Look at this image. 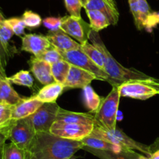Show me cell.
<instances>
[{"label":"cell","instance_id":"1","mask_svg":"<svg viewBox=\"0 0 159 159\" xmlns=\"http://www.w3.org/2000/svg\"><path fill=\"white\" fill-rule=\"evenodd\" d=\"M84 147L79 140L57 137L51 132H36L24 151L25 159H68Z\"/></svg>","mask_w":159,"mask_h":159},{"label":"cell","instance_id":"2","mask_svg":"<svg viewBox=\"0 0 159 159\" xmlns=\"http://www.w3.org/2000/svg\"><path fill=\"white\" fill-rule=\"evenodd\" d=\"M89 40L102 53L104 62V70L108 75V83L113 87H118L123 83L130 80L147 79L151 77L143 72L134 68H127L114 59L102 41L99 32L90 31Z\"/></svg>","mask_w":159,"mask_h":159},{"label":"cell","instance_id":"3","mask_svg":"<svg viewBox=\"0 0 159 159\" xmlns=\"http://www.w3.org/2000/svg\"><path fill=\"white\" fill-rule=\"evenodd\" d=\"M120 98L118 87H113L109 94L102 99L97 112L93 113L95 125L107 130L116 129Z\"/></svg>","mask_w":159,"mask_h":159},{"label":"cell","instance_id":"4","mask_svg":"<svg viewBox=\"0 0 159 159\" xmlns=\"http://www.w3.org/2000/svg\"><path fill=\"white\" fill-rule=\"evenodd\" d=\"M117 87L120 97L144 101L159 94V80L152 76L147 79L130 80Z\"/></svg>","mask_w":159,"mask_h":159},{"label":"cell","instance_id":"5","mask_svg":"<svg viewBox=\"0 0 159 159\" xmlns=\"http://www.w3.org/2000/svg\"><path fill=\"white\" fill-rule=\"evenodd\" d=\"M89 136L107 140L110 143L121 147L122 148L138 151L148 157H150L151 154H152V147L136 141L131 137L127 136L117 126L114 130H107L100 126L95 125L94 129L92 131Z\"/></svg>","mask_w":159,"mask_h":159},{"label":"cell","instance_id":"6","mask_svg":"<svg viewBox=\"0 0 159 159\" xmlns=\"http://www.w3.org/2000/svg\"><path fill=\"white\" fill-rule=\"evenodd\" d=\"M8 140L16 145L20 149L25 150L28 147L36 134L33 123L30 117L15 120L6 129Z\"/></svg>","mask_w":159,"mask_h":159},{"label":"cell","instance_id":"7","mask_svg":"<svg viewBox=\"0 0 159 159\" xmlns=\"http://www.w3.org/2000/svg\"><path fill=\"white\" fill-rule=\"evenodd\" d=\"M94 126L95 124L93 123H61L55 121L51 126L50 132L64 139L81 141L91 134Z\"/></svg>","mask_w":159,"mask_h":159},{"label":"cell","instance_id":"8","mask_svg":"<svg viewBox=\"0 0 159 159\" xmlns=\"http://www.w3.org/2000/svg\"><path fill=\"white\" fill-rule=\"evenodd\" d=\"M60 108L57 102L43 103L34 114L30 115L36 132H50Z\"/></svg>","mask_w":159,"mask_h":159},{"label":"cell","instance_id":"9","mask_svg":"<svg viewBox=\"0 0 159 159\" xmlns=\"http://www.w3.org/2000/svg\"><path fill=\"white\" fill-rule=\"evenodd\" d=\"M64 60L68 62L71 65L82 68L89 71L96 76V79L99 80L107 81L109 76L105 71L96 65L80 48L71 50V51L61 52Z\"/></svg>","mask_w":159,"mask_h":159},{"label":"cell","instance_id":"10","mask_svg":"<svg viewBox=\"0 0 159 159\" xmlns=\"http://www.w3.org/2000/svg\"><path fill=\"white\" fill-rule=\"evenodd\" d=\"M61 29L82 45L88 41L92 28L89 23L84 21L82 17L66 16L62 17Z\"/></svg>","mask_w":159,"mask_h":159},{"label":"cell","instance_id":"11","mask_svg":"<svg viewBox=\"0 0 159 159\" xmlns=\"http://www.w3.org/2000/svg\"><path fill=\"white\" fill-rule=\"evenodd\" d=\"M21 39L22 51L31 53L36 58L39 57L43 51H46L52 45L48 37L39 34H26L22 37Z\"/></svg>","mask_w":159,"mask_h":159},{"label":"cell","instance_id":"12","mask_svg":"<svg viewBox=\"0 0 159 159\" xmlns=\"http://www.w3.org/2000/svg\"><path fill=\"white\" fill-rule=\"evenodd\" d=\"M94 80H97L94 74L75 65H71L64 86L69 88L82 89L89 85Z\"/></svg>","mask_w":159,"mask_h":159},{"label":"cell","instance_id":"13","mask_svg":"<svg viewBox=\"0 0 159 159\" xmlns=\"http://www.w3.org/2000/svg\"><path fill=\"white\" fill-rule=\"evenodd\" d=\"M84 9L98 10L108 18L111 25H116L119 21V11L114 0H87Z\"/></svg>","mask_w":159,"mask_h":159},{"label":"cell","instance_id":"14","mask_svg":"<svg viewBox=\"0 0 159 159\" xmlns=\"http://www.w3.org/2000/svg\"><path fill=\"white\" fill-rule=\"evenodd\" d=\"M46 37L50 41L51 45L55 47L60 52L79 49L81 47L79 42L75 41L61 29L55 31H50Z\"/></svg>","mask_w":159,"mask_h":159},{"label":"cell","instance_id":"15","mask_svg":"<svg viewBox=\"0 0 159 159\" xmlns=\"http://www.w3.org/2000/svg\"><path fill=\"white\" fill-rule=\"evenodd\" d=\"M43 103L34 96L28 98H22L18 103L12 105V120L21 119L34 114Z\"/></svg>","mask_w":159,"mask_h":159},{"label":"cell","instance_id":"16","mask_svg":"<svg viewBox=\"0 0 159 159\" xmlns=\"http://www.w3.org/2000/svg\"><path fill=\"white\" fill-rule=\"evenodd\" d=\"M31 72L37 80L43 85L55 82L51 73V64L32 56L30 60Z\"/></svg>","mask_w":159,"mask_h":159},{"label":"cell","instance_id":"17","mask_svg":"<svg viewBox=\"0 0 159 159\" xmlns=\"http://www.w3.org/2000/svg\"><path fill=\"white\" fill-rule=\"evenodd\" d=\"M82 150L93 154L99 159H139L140 157V154L130 149H123L120 152H113L84 146Z\"/></svg>","mask_w":159,"mask_h":159},{"label":"cell","instance_id":"18","mask_svg":"<svg viewBox=\"0 0 159 159\" xmlns=\"http://www.w3.org/2000/svg\"><path fill=\"white\" fill-rule=\"evenodd\" d=\"M64 88V84L57 82L51 83L48 85H44L34 97L43 103L56 102L58 97L63 92Z\"/></svg>","mask_w":159,"mask_h":159},{"label":"cell","instance_id":"19","mask_svg":"<svg viewBox=\"0 0 159 159\" xmlns=\"http://www.w3.org/2000/svg\"><path fill=\"white\" fill-rule=\"evenodd\" d=\"M57 122L61 123H93L95 124L94 115L91 113L75 112L65 110L61 108L57 113Z\"/></svg>","mask_w":159,"mask_h":159},{"label":"cell","instance_id":"20","mask_svg":"<svg viewBox=\"0 0 159 159\" xmlns=\"http://www.w3.org/2000/svg\"><path fill=\"white\" fill-rule=\"evenodd\" d=\"M22 98L12 87L8 77L0 78V102L14 105Z\"/></svg>","mask_w":159,"mask_h":159},{"label":"cell","instance_id":"21","mask_svg":"<svg viewBox=\"0 0 159 159\" xmlns=\"http://www.w3.org/2000/svg\"><path fill=\"white\" fill-rule=\"evenodd\" d=\"M84 146L94 148L97 150H102V151H113V152H120L123 149H127V148H122L121 147L117 146L116 144L110 143L107 140H102L99 138L88 136L81 140Z\"/></svg>","mask_w":159,"mask_h":159},{"label":"cell","instance_id":"22","mask_svg":"<svg viewBox=\"0 0 159 159\" xmlns=\"http://www.w3.org/2000/svg\"><path fill=\"white\" fill-rule=\"evenodd\" d=\"M83 101L86 108L91 113H95L99 109L102 98L96 94L91 85H88L82 88Z\"/></svg>","mask_w":159,"mask_h":159},{"label":"cell","instance_id":"23","mask_svg":"<svg viewBox=\"0 0 159 159\" xmlns=\"http://www.w3.org/2000/svg\"><path fill=\"white\" fill-rule=\"evenodd\" d=\"M85 12L89 19L90 26L93 31L99 32L100 31L111 25L108 18L100 11L86 9Z\"/></svg>","mask_w":159,"mask_h":159},{"label":"cell","instance_id":"24","mask_svg":"<svg viewBox=\"0 0 159 159\" xmlns=\"http://www.w3.org/2000/svg\"><path fill=\"white\" fill-rule=\"evenodd\" d=\"M14 35V33L10 26L8 25L6 22V19H5L4 16L2 15V12L0 11V39L4 46L5 49L9 55V56H12L13 52L12 50L14 48H12L9 44V41L12 38Z\"/></svg>","mask_w":159,"mask_h":159},{"label":"cell","instance_id":"25","mask_svg":"<svg viewBox=\"0 0 159 159\" xmlns=\"http://www.w3.org/2000/svg\"><path fill=\"white\" fill-rule=\"evenodd\" d=\"M71 64L65 60L58 61L51 65V73L55 82L64 84L69 72Z\"/></svg>","mask_w":159,"mask_h":159},{"label":"cell","instance_id":"26","mask_svg":"<svg viewBox=\"0 0 159 159\" xmlns=\"http://www.w3.org/2000/svg\"><path fill=\"white\" fill-rule=\"evenodd\" d=\"M80 49L96 64V65L100 69L104 70V62L103 58H102V53L100 52L99 49L96 46L90 44L89 42L86 41L85 43L82 44L80 47ZM105 71V70H104Z\"/></svg>","mask_w":159,"mask_h":159},{"label":"cell","instance_id":"27","mask_svg":"<svg viewBox=\"0 0 159 159\" xmlns=\"http://www.w3.org/2000/svg\"><path fill=\"white\" fill-rule=\"evenodd\" d=\"M11 84L23 86L26 87H32L34 85V78L27 70H20L12 76L8 77Z\"/></svg>","mask_w":159,"mask_h":159},{"label":"cell","instance_id":"28","mask_svg":"<svg viewBox=\"0 0 159 159\" xmlns=\"http://www.w3.org/2000/svg\"><path fill=\"white\" fill-rule=\"evenodd\" d=\"M12 109L11 104L0 102V131L6 129L12 122Z\"/></svg>","mask_w":159,"mask_h":159},{"label":"cell","instance_id":"29","mask_svg":"<svg viewBox=\"0 0 159 159\" xmlns=\"http://www.w3.org/2000/svg\"><path fill=\"white\" fill-rule=\"evenodd\" d=\"M2 151L3 159H25L24 151L12 143L5 144Z\"/></svg>","mask_w":159,"mask_h":159},{"label":"cell","instance_id":"30","mask_svg":"<svg viewBox=\"0 0 159 159\" xmlns=\"http://www.w3.org/2000/svg\"><path fill=\"white\" fill-rule=\"evenodd\" d=\"M37 59L45 61V62L52 65V64L55 63V62H58V61L62 60L63 58H62V55L60 51L55 47L51 45L48 49L43 51L39 57H37Z\"/></svg>","mask_w":159,"mask_h":159},{"label":"cell","instance_id":"31","mask_svg":"<svg viewBox=\"0 0 159 159\" xmlns=\"http://www.w3.org/2000/svg\"><path fill=\"white\" fill-rule=\"evenodd\" d=\"M22 19L24 21L26 26L29 28L38 27L42 23V19L40 16L30 10L25 11Z\"/></svg>","mask_w":159,"mask_h":159},{"label":"cell","instance_id":"32","mask_svg":"<svg viewBox=\"0 0 159 159\" xmlns=\"http://www.w3.org/2000/svg\"><path fill=\"white\" fill-rule=\"evenodd\" d=\"M65 7L70 16L75 17H81V10L83 8L81 0H64Z\"/></svg>","mask_w":159,"mask_h":159},{"label":"cell","instance_id":"33","mask_svg":"<svg viewBox=\"0 0 159 159\" xmlns=\"http://www.w3.org/2000/svg\"><path fill=\"white\" fill-rule=\"evenodd\" d=\"M6 22L12 30L15 35L21 36L22 34H24V30L26 26L22 18L12 17V18L6 19Z\"/></svg>","mask_w":159,"mask_h":159},{"label":"cell","instance_id":"34","mask_svg":"<svg viewBox=\"0 0 159 159\" xmlns=\"http://www.w3.org/2000/svg\"><path fill=\"white\" fill-rule=\"evenodd\" d=\"M129 6H130V12H131L132 16L134 20V23L136 27L138 28V31H141L143 29L141 26V19H140L139 13V2L138 0H128Z\"/></svg>","mask_w":159,"mask_h":159},{"label":"cell","instance_id":"35","mask_svg":"<svg viewBox=\"0 0 159 159\" xmlns=\"http://www.w3.org/2000/svg\"><path fill=\"white\" fill-rule=\"evenodd\" d=\"M62 17H47L43 20V23L51 31H55L61 29Z\"/></svg>","mask_w":159,"mask_h":159},{"label":"cell","instance_id":"36","mask_svg":"<svg viewBox=\"0 0 159 159\" xmlns=\"http://www.w3.org/2000/svg\"><path fill=\"white\" fill-rule=\"evenodd\" d=\"M10 58L9 55L8 54V52L6 51V50L5 49L4 46H3L2 43L1 41V39H0V59H1L3 65L6 67L7 65V62L9 61V59Z\"/></svg>","mask_w":159,"mask_h":159},{"label":"cell","instance_id":"37","mask_svg":"<svg viewBox=\"0 0 159 159\" xmlns=\"http://www.w3.org/2000/svg\"><path fill=\"white\" fill-rule=\"evenodd\" d=\"M6 140H8V138L6 132H4V131H0V151H2L4 145L6 144Z\"/></svg>","mask_w":159,"mask_h":159},{"label":"cell","instance_id":"38","mask_svg":"<svg viewBox=\"0 0 159 159\" xmlns=\"http://www.w3.org/2000/svg\"><path fill=\"white\" fill-rule=\"evenodd\" d=\"M5 68H6V67L4 66V65H3V63H2V62L1 59H0V78L8 77V76H6Z\"/></svg>","mask_w":159,"mask_h":159},{"label":"cell","instance_id":"39","mask_svg":"<svg viewBox=\"0 0 159 159\" xmlns=\"http://www.w3.org/2000/svg\"><path fill=\"white\" fill-rule=\"evenodd\" d=\"M151 159H159V149L152 151L150 155Z\"/></svg>","mask_w":159,"mask_h":159},{"label":"cell","instance_id":"40","mask_svg":"<svg viewBox=\"0 0 159 159\" xmlns=\"http://www.w3.org/2000/svg\"><path fill=\"white\" fill-rule=\"evenodd\" d=\"M139 159H151L150 157H148L146 155H142V154H140Z\"/></svg>","mask_w":159,"mask_h":159},{"label":"cell","instance_id":"41","mask_svg":"<svg viewBox=\"0 0 159 159\" xmlns=\"http://www.w3.org/2000/svg\"><path fill=\"white\" fill-rule=\"evenodd\" d=\"M0 159H3V154H2V151H0Z\"/></svg>","mask_w":159,"mask_h":159},{"label":"cell","instance_id":"42","mask_svg":"<svg viewBox=\"0 0 159 159\" xmlns=\"http://www.w3.org/2000/svg\"><path fill=\"white\" fill-rule=\"evenodd\" d=\"M81 1H82V4H83V6H85V3L87 2V0H81ZM83 7H84V6H83Z\"/></svg>","mask_w":159,"mask_h":159},{"label":"cell","instance_id":"43","mask_svg":"<svg viewBox=\"0 0 159 159\" xmlns=\"http://www.w3.org/2000/svg\"><path fill=\"white\" fill-rule=\"evenodd\" d=\"M68 159H71V158H68Z\"/></svg>","mask_w":159,"mask_h":159}]
</instances>
